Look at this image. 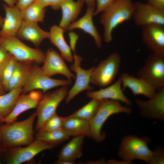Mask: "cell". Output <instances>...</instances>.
<instances>
[{"mask_svg":"<svg viewBox=\"0 0 164 164\" xmlns=\"http://www.w3.org/2000/svg\"><path fill=\"white\" fill-rule=\"evenodd\" d=\"M36 112L19 121L0 125V138L2 152L15 147L27 145L34 140L33 125Z\"/></svg>","mask_w":164,"mask_h":164,"instance_id":"obj_1","label":"cell"},{"mask_svg":"<svg viewBox=\"0 0 164 164\" xmlns=\"http://www.w3.org/2000/svg\"><path fill=\"white\" fill-rule=\"evenodd\" d=\"M134 9L132 0H114L101 13L100 22L104 28V39L106 43L113 40L114 30L118 26L132 19Z\"/></svg>","mask_w":164,"mask_h":164,"instance_id":"obj_2","label":"cell"},{"mask_svg":"<svg viewBox=\"0 0 164 164\" xmlns=\"http://www.w3.org/2000/svg\"><path fill=\"white\" fill-rule=\"evenodd\" d=\"M149 141L147 136L139 137L134 135L125 136L121 140L118 155L125 163H131L137 159L152 164L154 152L148 147Z\"/></svg>","mask_w":164,"mask_h":164,"instance_id":"obj_3","label":"cell"},{"mask_svg":"<svg viewBox=\"0 0 164 164\" xmlns=\"http://www.w3.org/2000/svg\"><path fill=\"white\" fill-rule=\"evenodd\" d=\"M132 109L122 105L117 101L104 99L100 101L98 109L92 118L89 121L90 136L95 141L101 142L105 138V134L101 132L104 124L111 115L123 113L130 114Z\"/></svg>","mask_w":164,"mask_h":164,"instance_id":"obj_4","label":"cell"},{"mask_svg":"<svg viewBox=\"0 0 164 164\" xmlns=\"http://www.w3.org/2000/svg\"><path fill=\"white\" fill-rule=\"evenodd\" d=\"M2 47L18 62L31 64L43 63L46 53L42 50L30 47L16 36L0 37Z\"/></svg>","mask_w":164,"mask_h":164,"instance_id":"obj_5","label":"cell"},{"mask_svg":"<svg viewBox=\"0 0 164 164\" xmlns=\"http://www.w3.org/2000/svg\"><path fill=\"white\" fill-rule=\"evenodd\" d=\"M137 75L156 91L164 88V55L151 52L144 65L138 70Z\"/></svg>","mask_w":164,"mask_h":164,"instance_id":"obj_6","label":"cell"},{"mask_svg":"<svg viewBox=\"0 0 164 164\" xmlns=\"http://www.w3.org/2000/svg\"><path fill=\"white\" fill-rule=\"evenodd\" d=\"M121 62V57L118 52L110 54L94 67L90 83L101 88L110 85L119 71Z\"/></svg>","mask_w":164,"mask_h":164,"instance_id":"obj_7","label":"cell"},{"mask_svg":"<svg viewBox=\"0 0 164 164\" xmlns=\"http://www.w3.org/2000/svg\"><path fill=\"white\" fill-rule=\"evenodd\" d=\"M68 91L67 86H62L52 92L43 95L36 108L37 119L36 129L37 132L42 129L46 121L56 113L57 107L66 97Z\"/></svg>","mask_w":164,"mask_h":164,"instance_id":"obj_8","label":"cell"},{"mask_svg":"<svg viewBox=\"0 0 164 164\" xmlns=\"http://www.w3.org/2000/svg\"><path fill=\"white\" fill-rule=\"evenodd\" d=\"M72 80L54 79L46 75L41 67L37 65L32 66L27 80L22 88V94L39 90L45 93L48 90L59 86L71 85Z\"/></svg>","mask_w":164,"mask_h":164,"instance_id":"obj_9","label":"cell"},{"mask_svg":"<svg viewBox=\"0 0 164 164\" xmlns=\"http://www.w3.org/2000/svg\"><path fill=\"white\" fill-rule=\"evenodd\" d=\"M56 146L36 139L25 147H13L4 152L6 153L5 161L8 164H21L31 160L40 152Z\"/></svg>","mask_w":164,"mask_h":164,"instance_id":"obj_10","label":"cell"},{"mask_svg":"<svg viewBox=\"0 0 164 164\" xmlns=\"http://www.w3.org/2000/svg\"><path fill=\"white\" fill-rule=\"evenodd\" d=\"M74 61L71 66L70 70L75 72L76 80L74 84L68 91L66 96L65 103L68 104L77 95L84 91H91L93 87L90 85L91 79L94 67L85 70L80 66L82 58L74 53Z\"/></svg>","mask_w":164,"mask_h":164,"instance_id":"obj_11","label":"cell"},{"mask_svg":"<svg viewBox=\"0 0 164 164\" xmlns=\"http://www.w3.org/2000/svg\"><path fill=\"white\" fill-rule=\"evenodd\" d=\"M132 19L134 24L142 26L157 24L164 26V9H158L148 3H134Z\"/></svg>","mask_w":164,"mask_h":164,"instance_id":"obj_12","label":"cell"},{"mask_svg":"<svg viewBox=\"0 0 164 164\" xmlns=\"http://www.w3.org/2000/svg\"><path fill=\"white\" fill-rule=\"evenodd\" d=\"M40 90H33L28 94H21L16 101L14 108L6 118L0 120V123L6 124L11 123L16 120L18 117L27 110L36 108L43 94Z\"/></svg>","mask_w":164,"mask_h":164,"instance_id":"obj_13","label":"cell"},{"mask_svg":"<svg viewBox=\"0 0 164 164\" xmlns=\"http://www.w3.org/2000/svg\"><path fill=\"white\" fill-rule=\"evenodd\" d=\"M142 41L151 52L164 55V26L152 24L141 27Z\"/></svg>","mask_w":164,"mask_h":164,"instance_id":"obj_14","label":"cell"},{"mask_svg":"<svg viewBox=\"0 0 164 164\" xmlns=\"http://www.w3.org/2000/svg\"><path fill=\"white\" fill-rule=\"evenodd\" d=\"M45 53L43 65L41 67L46 75L51 77L60 74L70 80L75 78V76L67 66L64 59L56 50L49 49Z\"/></svg>","mask_w":164,"mask_h":164,"instance_id":"obj_15","label":"cell"},{"mask_svg":"<svg viewBox=\"0 0 164 164\" xmlns=\"http://www.w3.org/2000/svg\"><path fill=\"white\" fill-rule=\"evenodd\" d=\"M135 103L141 114L147 118L163 121L164 119V88L146 101L136 99Z\"/></svg>","mask_w":164,"mask_h":164,"instance_id":"obj_16","label":"cell"},{"mask_svg":"<svg viewBox=\"0 0 164 164\" xmlns=\"http://www.w3.org/2000/svg\"><path fill=\"white\" fill-rule=\"evenodd\" d=\"M121 79L119 78L114 83L95 91H89L86 94L87 96L91 99L99 101L110 99L122 102L127 105L132 104V102L124 93Z\"/></svg>","mask_w":164,"mask_h":164,"instance_id":"obj_17","label":"cell"},{"mask_svg":"<svg viewBox=\"0 0 164 164\" xmlns=\"http://www.w3.org/2000/svg\"><path fill=\"white\" fill-rule=\"evenodd\" d=\"M5 15L0 30V37L16 36L23 20L21 10L15 5H3Z\"/></svg>","mask_w":164,"mask_h":164,"instance_id":"obj_18","label":"cell"},{"mask_svg":"<svg viewBox=\"0 0 164 164\" xmlns=\"http://www.w3.org/2000/svg\"><path fill=\"white\" fill-rule=\"evenodd\" d=\"M95 10V7L87 6L85 14L80 19L71 23L66 31H72L76 29L82 30L93 38L97 47L100 49L102 47V41L101 37L93 21Z\"/></svg>","mask_w":164,"mask_h":164,"instance_id":"obj_19","label":"cell"},{"mask_svg":"<svg viewBox=\"0 0 164 164\" xmlns=\"http://www.w3.org/2000/svg\"><path fill=\"white\" fill-rule=\"evenodd\" d=\"M123 90L128 88L134 95H142L149 99L153 97L157 91L143 79L124 73L119 77Z\"/></svg>","mask_w":164,"mask_h":164,"instance_id":"obj_20","label":"cell"},{"mask_svg":"<svg viewBox=\"0 0 164 164\" xmlns=\"http://www.w3.org/2000/svg\"><path fill=\"white\" fill-rule=\"evenodd\" d=\"M50 33L40 28L37 23L23 21L17 33L19 39L29 41L39 47L45 39H49Z\"/></svg>","mask_w":164,"mask_h":164,"instance_id":"obj_21","label":"cell"},{"mask_svg":"<svg viewBox=\"0 0 164 164\" xmlns=\"http://www.w3.org/2000/svg\"><path fill=\"white\" fill-rule=\"evenodd\" d=\"M84 2L83 0H66L61 5L62 17L59 26L66 31L80 14Z\"/></svg>","mask_w":164,"mask_h":164,"instance_id":"obj_22","label":"cell"},{"mask_svg":"<svg viewBox=\"0 0 164 164\" xmlns=\"http://www.w3.org/2000/svg\"><path fill=\"white\" fill-rule=\"evenodd\" d=\"M64 30L59 26H52L49 32V39L51 43L59 50L63 58L69 62L73 61V58L71 50L63 36Z\"/></svg>","mask_w":164,"mask_h":164,"instance_id":"obj_23","label":"cell"},{"mask_svg":"<svg viewBox=\"0 0 164 164\" xmlns=\"http://www.w3.org/2000/svg\"><path fill=\"white\" fill-rule=\"evenodd\" d=\"M84 137L73 138L65 144L58 154V160H63L74 163L75 161L82 155V146Z\"/></svg>","mask_w":164,"mask_h":164,"instance_id":"obj_24","label":"cell"},{"mask_svg":"<svg viewBox=\"0 0 164 164\" xmlns=\"http://www.w3.org/2000/svg\"><path fill=\"white\" fill-rule=\"evenodd\" d=\"M62 129L70 136H90L89 121L69 116L65 117Z\"/></svg>","mask_w":164,"mask_h":164,"instance_id":"obj_25","label":"cell"},{"mask_svg":"<svg viewBox=\"0 0 164 164\" xmlns=\"http://www.w3.org/2000/svg\"><path fill=\"white\" fill-rule=\"evenodd\" d=\"M31 64L17 61L8 82L7 91L23 87L32 67Z\"/></svg>","mask_w":164,"mask_h":164,"instance_id":"obj_26","label":"cell"},{"mask_svg":"<svg viewBox=\"0 0 164 164\" xmlns=\"http://www.w3.org/2000/svg\"><path fill=\"white\" fill-rule=\"evenodd\" d=\"M22 87L11 90L6 94L0 95V120L11 113L19 96L22 93Z\"/></svg>","mask_w":164,"mask_h":164,"instance_id":"obj_27","label":"cell"},{"mask_svg":"<svg viewBox=\"0 0 164 164\" xmlns=\"http://www.w3.org/2000/svg\"><path fill=\"white\" fill-rule=\"evenodd\" d=\"M45 8L38 3L34 2L21 10L23 21L36 23L43 22L45 15Z\"/></svg>","mask_w":164,"mask_h":164,"instance_id":"obj_28","label":"cell"},{"mask_svg":"<svg viewBox=\"0 0 164 164\" xmlns=\"http://www.w3.org/2000/svg\"><path fill=\"white\" fill-rule=\"evenodd\" d=\"M70 135L63 129L56 131L40 130L36 134V139L49 144L57 145L67 140Z\"/></svg>","mask_w":164,"mask_h":164,"instance_id":"obj_29","label":"cell"},{"mask_svg":"<svg viewBox=\"0 0 164 164\" xmlns=\"http://www.w3.org/2000/svg\"><path fill=\"white\" fill-rule=\"evenodd\" d=\"M100 103L99 101L91 99L87 104L69 116L89 121L95 114Z\"/></svg>","mask_w":164,"mask_h":164,"instance_id":"obj_30","label":"cell"},{"mask_svg":"<svg viewBox=\"0 0 164 164\" xmlns=\"http://www.w3.org/2000/svg\"><path fill=\"white\" fill-rule=\"evenodd\" d=\"M17 62L12 56H9L0 67V76L3 86L6 91L8 82Z\"/></svg>","mask_w":164,"mask_h":164,"instance_id":"obj_31","label":"cell"},{"mask_svg":"<svg viewBox=\"0 0 164 164\" xmlns=\"http://www.w3.org/2000/svg\"><path fill=\"white\" fill-rule=\"evenodd\" d=\"M65 118L58 116L55 113L46 121L40 130L52 131L62 129Z\"/></svg>","mask_w":164,"mask_h":164,"instance_id":"obj_32","label":"cell"},{"mask_svg":"<svg viewBox=\"0 0 164 164\" xmlns=\"http://www.w3.org/2000/svg\"><path fill=\"white\" fill-rule=\"evenodd\" d=\"M97 2L96 8L95 9L94 16L102 13L107 9L113 2L114 0H94Z\"/></svg>","mask_w":164,"mask_h":164,"instance_id":"obj_33","label":"cell"},{"mask_svg":"<svg viewBox=\"0 0 164 164\" xmlns=\"http://www.w3.org/2000/svg\"><path fill=\"white\" fill-rule=\"evenodd\" d=\"M154 155L153 164L164 163V153L160 149H157L154 150Z\"/></svg>","mask_w":164,"mask_h":164,"instance_id":"obj_34","label":"cell"},{"mask_svg":"<svg viewBox=\"0 0 164 164\" xmlns=\"http://www.w3.org/2000/svg\"><path fill=\"white\" fill-rule=\"evenodd\" d=\"M70 39V47L71 50L75 53V48L79 36L75 32L70 31L69 33Z\"/></svg>","mask_w":164,"mask_h":164,"instance_id":"obj_35","label":"cell"},{"mask_svg":"<svg viewBox=\"0 0 164 164\" xmlns=\"http://www.w3.org/2000/svg\"><path fill=\"white\" fill-rule=\"evenodd\" d=\"M34 1V0H18L15 5L21 10L31 4Z\"/></svg>","mask_w":164,"mask_h":164,"instance_id":"obj_36","label":"cell"},{"mask_svg":"<svg viewBox=\"0 0 164 164\" xmlns=\"http://www.w3.org/2000/svg\"><path fill=\"white\" fill-rule=\"evenodd\" d=\"M148 3L162 9H164V0H147Z\"/></svg>","mask_w":164,"mask_h":164,"instance_id":"obj_37","label":"cell"},{"mask_svg":"<svg viewBox=\"0 0 164 164\" xmlns=\"http://www.w3.org/2000/svg\"><path fill=\"white\" fill-rule=\"evenodd\" d=\"M9 55L10 54L1 46L0 48V67Z\"/></svg>","mask_w":164,"mask_h":164,"instance_id":"obj_38","label":"cell"},{"mask_svg":"<svg viewBox=\"0 0 164 164\" xmlns=\"http://www.w3.org/2000/svg\"><path fill=\"white\" fill-rule=\"evenodd\" d=\"M66 0H51L50 6L54 10L60 9L62 4Z\"/></svg>","mask_w":164,"mask_h":164,"instance_id":"obj_39","label":"cell"},{"mask_svg":"<svg viewBox=\"0 0 164 164\" xmlns=\"http://www.w3.org/2000/svg\"><path fill=\"white\" fill-rule=\"evenodd\" d=\"M51 0H34V2H36L45 8L50 6Z\"/></svg>","mask_w":164,"mask_h":164,"instance_id":"obj_40","label":"cell"},{"mask_svg":"<svg viewBox=\"0 0 164 164\" xmlns=\"http://www.w3.org/2000/svg\"><path fill=\"white\" fill-rule=\"evenodd\" d=\"M5 4L10 6H15L17 3L18 0H3Z\"/></svg>","mask_w":164,"mask_h":164,"instance_id":"obj_41","label":"cell"},{"mask_svg":"<svg viewBox=\"0 0 164 164\" xmlns=\"http://www.w3.org/2000/svg\"><path fill=\"white\" fill-rule=\"evenodd\" d=\"M86 3L87 6L95 7V1L94 0H83Z\"/></svg>","mask_w":164,"mask_h":164,"instance_id":"obj_42","label":"cell"},{"mask_svg":"<svg viewBox=\"0 0 164 164\" xmlns=\"http://www.w3.org/2000/svg\"><path fill=\"white\" fill-rule=\"evenodd\" d=\"M55 164H74L73 162H68L63 160H58L56 161L55 162Z\"/></svg>","mask_w":164,"mask_h":164,"instance_id":"obj_43","label":"cell"},{"mask_svg":"<svg viewBox=\"0 0 164 164\" xmlns=\"http://www.w3.org/2000/svg\"><path fill=\"white\" fill-rule=\"evenodd\" d=\"M5 91L2 83L0 76V95L5 94Z\"/></svg>","mask_w":164,"mask_h":164,"instance_id":"obj_44","label":"cell"},{"mask_svg":"<svg viewBox=\"0 0 164 164\" xmlns=\"http://www.w3.org/2000/svg\"><path fill=\"white\" fill-rule=\"evenodd\" d=\"M4 17L0 16V27L1 28L2 26L3 20H4Z\"/></svg>","mask_w":164,"mask_h":164,"instance_id":"obj_45","label":"cell"},{"mask_svg":"<svg viewBox=\"0 0 164 164\" xmlns=\"http://www.w3.org/2000/svg\"><path fill=\"white\" fill-rule=\"evenodd\" d=\"M2 152V150L1 147V141H0V155Z\"/></svg>","mask_w":164,"mask_h":164,"instance_id":"obj_46","label":"cell"},{"mask_svg":"<svg viewBox=\"0 0 164 164\" xmlns=\"http://www.w3.org/2000/svg\"><path fill=\"white\" fill-rule=\"evenodd\" d=\"M1 44L0 43V48H1Z\"/></svg>","mask_w":164,"mask_h":164,"instance_id":"obj_47","label":"cell"},{"mask_svg":"<svg viewBox=\"0 0 164 164\" xmlns=\"http://www.w3.org/2000/svg\"><path fill=\"white\" fill-rule=\"evenodd\" d=\"M1 161H0V163H1Z\"/></svg>","mask_w":164,"mask_h":164,"instance_id":"obj_48","label":"cell"}]
</instances>
